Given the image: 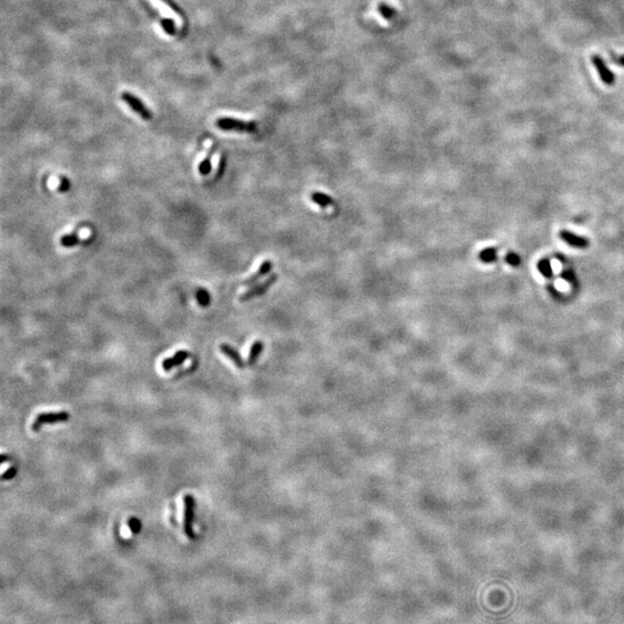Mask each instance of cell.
<instances>
[{
  "label": "cell",
  "mask_w": 624,
  "mask_h": 624,
  "mask_svg": "<svg viewBox=\"0 0 624 624\" xmlns=\"http://www.w3.org/2000/svg\"><path fill=\"white\" fill-rule=\"evenodd\" d=\"M276 281H278V275L276 274H272L271 276H269L264 282L258 283L256 286H253L252 288H250L249 291L245 292L244 294L239 296V301L240 302H249L250 300H252V298L261 296L262 294H265L269 289L271 288V286L273 283H275Z\"/></svg>",
  "instance_id": "cell-5"
},
{
  "label": "cell",
  "mask_w": 624,
  "mask_h": 624,
  "mask_svg": "<svg viewBox=\"0 0 624 624\" xmlns=\"http://www.w3.org/2000/svg\"><path fill=\"white\" fill-rule=\"evenodd\" d=\"M310 198L312 202L319 205V206L323 208L334 206V205H336V202H334L331 197H328L327 194L322 193V192H312L310 194Z\"/></svg>",
  "instance_id": "cell-13"
},
{
  "label": "cell",
  "mask_w": 624,
  "mask_h": 624,
  "mask_svg": "<svg viewBox=\"0 0 624 624\" xmlns=\"http://www.w3.org/2000/svg\"><path fill=\"white\" fill-rule=\"evenodd\" d=\"M215 124L222 131H236L243 133H255L257 131V124L255 122H244V120L230 117L217 118Z\"/></svg>",
  "instance_id": "cell-1"
},
{
  "label": "cell",
  "mask_w": 624,
  "mask_h": 624,
  "mask_svg": "<svg viewBox=\"0 0 624 624\" xmlns=\"http://www.w3.org/2000/svg\"><path fill=\"white\" fill-rule=\"evenodd\" d=\"M226 163H227L226 155H221L220 162H218V169H217V172H216V180H218V178H221L222 175H224L225 169H226Z\"/></svg>",
  "instance_id": "cell-22"
},
{
  "label": "cell",
  "mask_w": 624,
  "mask_h": 624,
  "mask_svg": "<svg viewBox=\"0 0 624 624\" xmlns=\"http://www.w3.org/2000/svg\"><path fill=\"white\" fill-rule=\"evenodd\" d=\"M538 269H539V271H540V273L543 276H545V278L550 279L551 276H552V269H551V265H550V261L549 260L542 259V260L539 261Z\"/></svg>",
  "instance_id": "cell-17"
},
{
  "label": "cell",
  "mask_w": 624,
  "mask_h": 624,
  "mask_svg": "<svg viewBox=\"0 0 624 624\" xmlns=\"http://www.w3.org/2000/svg\"><path fill=\"white\" fill-rule=\"evenodd\" d=\"M122 100L128 106H130V108L135 111L136 114L139 115L142 119L149 120V119H151V117H153L151 111L147 108L144 103H142V101L140 99H138L137 96L133 95V94L128 93V92H124L122 94Z\"/></svg>",
  "instance_id": "cell-4"
},
{
  "label": "cell",
  "mask_w": 624,
  "mask_h": 624,
  "mask_svg": "<svg viewBox=\"0 0 624 624\" xmlns=\"http://www.w3.org/2000/svg\"><path fill=\"white\" fill-rule=\"evenodd\" d=\"M505 259H506L507 264L511 265V266H515L516 267V266L520 265V257L517 255V253H515V252L509 253V255L506 256Z\"/></svg>",
  "instance_id": "cell-20"
},
{
  "label": "cell",
  "mask_w": 624,
  "mask_h": 624,
  "mask_svg": "<svg viewBox=\"0 0 624 624\" xmlns=\"http://www.w3.org/2000/svg\"><path fill=\"white\" fill-rule=\"evenodd\" d=\"M610 59L614 62V64H616L617 66H622L624 68V55H615V53H610Z\"/></svg>",
  "instance_id": "cell-24"
},
{
  "label": "cell",
  "mask_w": 624,
  "mask_h": 624,
  "mask_svg": "<svg viewBox=\"0 0 624 624\" xmlns=\"http://www.w3.org/2000/svg\"><path fill=\"white\" fill-rule=\"evenodd\" d=\"M378 12H380V14L387 21L393 20L396 16L395 8L386 3H381L380 5H378Z\"/></svg>",
  "instance_id": "cell-14"
},
{
  "label": "cell",
  "mask_w": 624,
  "mask_h": 624,
  "mask_svg": "<svg viewBox=\"0 0 624 624\" xmlns=\"http://www.w3.org/2000/svg\"><path fill=\"white\" fill-rule=\"evenodd\" d=\"M16 473H17L16 467L12 466V467L8 468V470H7L6 472H4V474L2 475V480H3V481H8V480L14 479L15 476H16Z\"/></svg>",
  "instance_id": "cell-21"
},
{
  "label": "cell",
  "mask_w": 624,
  "mask_h": 624,
  "mask_svg": "<svg viewBox=\"0 0 624 624\" xmlns=\"http://www.w3.org/2000/svg\"><path fill=\"white\" fill-rule=\"evenodd\" d=\"M189 358H190L189 350H185V349L178 350L175 355L171 356V358L164 359L162 361V369L166 372L170 371L171 369H173L175 367H178V365H181V364L184 363L185 361L189 359Z\"/></svg>",
  "instance_id": "cell-8"
},
{
  "label": "cell",
  "mask_w": 624,
  "mask_h": 624,
  "mask_svg": "<svg viewBox=\"0 0 624 624\" xmlns=\"http://www.w3.org/2000/svg\"><path fill=\"white\" fill-rule=\"evenodd\" d=\"M69 189H70V182H69V180H68V178L61 177V178H60V187H59V191H61V192H64V191H68Z\"/></svg>",
  "instance_id": "cell-25"
},
{
  "label": "cell",
  "mask_w": 624,
  "mask_h": 624,
  "mask_svg": "<svg viewBox=\"0 0 624 624\" xmlns=\"http://www.w3.org/2000/svg\"><path fill=\"white\" fill-rule=\"evenodd\" d=\"M262 350H264V342H262L261 340H257V341L253 342L252 346H251V348H250V351H249L248 364L249 365H255L256 362L258 361V359L260 358Z\"/></svg>",
  "instance_id": "cell-12"
},
{
  "label": "cell",
  "mask_w": 624,
  "mask_h": 624,
  "mask_svg": "<svg viewBox=\"0 0 624 624\" xmlns=\"http://www.w3.org/2000/svg\"><path fill=\"white\" fill-rule=\"evenodd\" d=\"M272 269H273V262L270 260H265L262 264L259 266V269L256 272L255 274H252L250 278H248L247 280L244 281L243 284L244 286H251V284L256 283L259 281L261 278H264L265 275H269L271 273Z\"/></svg>",
  "instance_id": "cell-10"
},
{
  "label": "cell",
  "mask_w": 624,
  "mask_h": 624,
  "mask_svg": "<svg viewBox=\"0 0 624 624\" xmlns=\"http://www.w3.org/2000/svg\"><path fill=\"white\" fill-rule=\"evenodd\" d=\"M162 27H163V29L166 30L168 34H170V35L175 34V24H173V21L164 19L162 21Z\"/></svg>",
  "instance_id": "cell-23"
},
{
  "label": "cell",
  "mask_w": 624,
  "mask_h": 624,
  "mask_svg": "<svg viewBox=\"0 0 624 624\" xmlns=\"http://www.w3.org/2000/svg\"><path fill=\"white\" fill-rule=\"evenodd\" d=\"M560 237L562 238V240H564L565 243L571 245V247H573V248L585 249L588 247V245H590V242H588V239L586 237H583V236L573 234L569 230H561Z\"/></svg>",
  "instance_id": "cell-7"
},
{
  "label": "cell",
  "mask_w": 624,
  "mask_h": 624,
  "mask_svg": "<svg viewBox=\"0 0 624 624\" xmlns=\"http://www.w3.org/2000/svg\"><path fill=\"white\" fill-rule=\"evenodd\" d=\"M562 276H563V278L565 280H568V281H573V278H574V275H573L572 272H569V271L564 272V273L562 274Z\"/></svg>",
  "instance_id": "cell-26"
},
{
  "label": "cell",
  "mask_w": 624,
  "mask_h": 624,
  "mask_svg": "<svg viewBox=\"0 0 624 624\" xmlns=\"http://www.w3.org/2000/svg\"><path fill=\"white\" fill-rule=\"evenodd\" d=\"M592 62H593V65H594L595 70L598 71L599 77L601 78V80H603L606 84H608V86H612V84H614V81H615L614 74L612 71L607 68V65H606V62L603 58H601L599 55H593Z\"/></svg>",
  "instance_id": "cell-6"
},
{
  "label": "cell",
  "mask_w": 624,
  "mask_h": 624,
  "mask_svg": "<svg viewBox=\"0 0 624 624\" xmlns=\"http://www.w3.org/2000/svg\"><path fill=\"white\" fill-rule=\"evenodd\" d=\"M194 509H195V501L192 495H185L184 496V521H183V527H184L185 536L190 540H194L195 532L193 528L194 521Z\"/></svg>",
  "instance_id": "cell-2"
},
{
  "label": "cell",
  "mask_w": 624,
  "mask_h": 624,
  "mask_svg": "<svg viewBox=\"0 0 624 624\" xmlns=\"http://www.w3.org/2000/svg\"><path fill=\"white\" fill-rule=\"evenodd\" d=\"M218 348H220V351L222 354L227 356V358H228L230 361H233V363L236 365V367L239 369H243L245 367V362H244L243 358L240 356L237 349L234 348L233 346L228 345V343H222Z\"/></svg>",
  "instance_id": "cell-9"
},
{
  "label": "cell",
  "mask_w": 624,
  "mask_h": 624,
  "mask_svg": "<svg viewBox=\"0 0 624 624\" xmlns=\"http://www.w3.org/2000/svg\"><path fill=\"white\" fill-rule=\"evenodd\" d=\"M127 526L133 534H138L141 530V521L137 519L136 517H132V518L127 520Z\"/></svg>",
  "instance_id": "cell-19"
},
{
  "label": "cell",
  "mask_w": 624,
  "mask_h": 624,
  "mask_svg": "<svg viewBox=\"0 0 624 624\" xmlns=\"http://www.w3.org/2000/svg\"><path fill=\"white\" fill-rule=\"evenodd\" d=\"M215 151H216V146L215 145H212V147L208 150V153L206 154V156H205L203 161L200 162V164H199V168L198 169H199L200 175L207 176V175H209V173H211V171H212V159H213V155H214V153H215Z\"/></svg>",
  "instance_id": "cell-11"
},
{
  "label": "cell",
  "mask_w": 624,
  "mask_h": 624,
  "mask_svg": "<svg viewBox=\"0 0 624 624\" xmlns=\"http://www.w3.org/2000/svg\"><path fill=\"white\" fill-rule=\"evenodd\" d=\"M81 240L82 239L80 238L77 234H69L62 236L60 238V245L64 248H72L78 245L79 243H81Z\"/></svg>",
  "instance_id": "cell-16"
},
{
  "label": "cell",
  "mask_w": 624,
  "mask_h": 624,
  "mask_svg": "<svg viewBox=\"0 0 624 624\" xmlns=\"http://www.w3.org/2000/svg\"><path fill=\"white\" fill-rule=\"evenodd\" d=\"M70 420V413L68 412H47L41 413L35 417V420L31 425V430L37 432L41 430V428L44 425H53V423L66 422Z\"/></svg>",
  "instance_id": "cell-3"
},
{
  "label": "cell",
  "mask_w": 624,
  "mask_h": 624,
  "mask_svg": "<svg viewBox=\"0 0 624 624\" xmlns=\"http://www.w3.org/2000/svg\"><path fill=\"white\" fill-rule=\"evenodd\" d=\"M197 301L200 306L206 307L209 305V303H211V295H209V293L205 291V289H199L197 292Z\"/></svg>",
  "instance_id": "cell-18"
},
{
  "label": "cell",
  "mask_w": 624,
  "mask_h": 624,
  "mask_svg": "<svg viewBox=\"0 0 624 624\" xmlns=\"http://www.w3.org/2000/svg\"><path fill=\"white\" fill-rule=\"evenodd\" d=\"M7 459H8V457L6 456V454H5V453H3V454H2V460H0V462H2V463H5V462L7 461Z\"/></svg>",
  "instance_id": "cell-27"
},
{
  "label": "cell",
  "mask_w": 624,
  "mask_h": 624,
  "mask_svg": "<svg viewBox=\"0 0 624 624\" xmlns=\"http://www.w3.org/2000/svg\"><path fill=\"white\" fill-rule=\"evenodd\" d=\"M479 259L484 264H490L497 260V250L495 248H487L479 253Z\"/></svg>",
  "instance_id": "cell-15"
}]
</instances>
